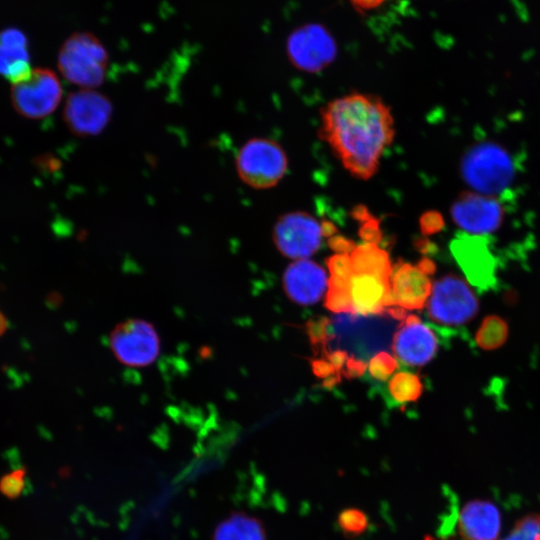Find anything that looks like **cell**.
<instances>
[{
	"label": "cell",
	"mask_w": 540,
	"mask_h": 540,
	"mask_svg": "<svg viewBox=\"0 0 540 540\" xmlns=\"http://www.w3.org/2000/svg\"><path fill=\"white\" fill-rule=\"evenodd\" d=\"M319 133L349 174L368 180L378 172L393 142L395 124L391 109L380 97L354 92L323 107Z\"/></svg>",
	"instance_id": "1"
},
{
	"label": "cell",
	"mask_w": 540,
	"mask_h": 540,
	"mask_svg": "<svg viewBox=\"0 0 540 540\" xmlns=\"http://www.w3.org/2000/svg\"><path fill=\"white\" fill-rule=\"evenodd\" d=\"M404 319V310L397 306L369 315L340 313L328 321L326 345L330 342L334 350L365 363L392 345L393 332Z\"/></svg>",
	"instance_id": "2"
},
{
	"label": "cell",
	"mask_w": 540,
	"mask_h": 540,
	"mask_svg": "<svg viewBox=\"0 0 540 540\" xmlns=\"http://www.w3.org/2000/svg\"><path fill=\"white\" fill-rule=\"evenodd\" d=\"M461 176L475 191L494 196L503 192L513 181L514 162L509 152L493 141L471 146L460 164Z\"/></svg>",
	"instance_id": "3"
},
{
	"label": "cell",
	"mask_w": 540,
	"mask_h": 540,
	"mask_svg": "<svg viewBox=\"0 0 540 540\" xmlns=\"http://www.w3.org/2000/svg\"><path fill=\"white\" fill-rule=\"evenodd\" d=\"M58 67L70 83L83 89H96L104 82L108 54L97 37L78 32L71 35L60 48Z\"/></svg>",
	"instance_id": "4"
},
{
	"label": "cell",
	"mask_w": 540,
	"mask_h": 540,
	"mask_svg": "<svg viewBox=\"0 0 540 540\" xmlns=\"http://www.w3.org/2000/svg\"><path fill=\"white\" fill-rule=\"evenodd\" d=\"M238 177L254 189L276 186L288 169V158L283 147L275 140L255 137L247 140L235 158Z\"/></svg>",
	"instance_id": "5"
},
{
	"label": "cell",
	"mask_w": 540,
	"mask_h": 540,
	"mask_svg": "<svg viewBox=\"0 0 540 540\" xmlns=\"http://www.w3.org/2000/svg\"><path fill=\"white\" fill-rule=\"evenodd\" d=\"M332 233V225L321 223L305 211H293L281 215L273 228V240L277 249L286 257L307 259L321 246L322 239Z\"/></svg>",
	"instance_id": "6"
},
{
	"label": "cell",
	"mask_w": 540,
	"mask_h": 540,
	"mask_svg": "<svg viewBox=\"0 0 540 540\" xmlns=\"http://www.w3.org/2000/svg\"><path fill=\"white\" fill-rule=\"evenodd\" d=\"M427 308L428 315L434 322L459 326L475 316L479 303L470 286L462 278L447 275L432 286Z\"/></svg>",
	"instance_id": "7"
},
{
	"label": "cell",
	"mask_w": 540,
	"mask_h": 540,
	"mask_svg": "<svg viewBox=\"0 0 540 540\" xmlns=\"http://www.w3.org/2000/svg\"><path fill=\"white\" fill-rule=\"evenodd\" d=\"M109 343L117 360L130 367L152 364L161 348L154 325L144 319H128L116 325L110 333Z\"/></svg>",
	"instance_id": "8"
},
{
	"label": "cell",
	"mask_w": 540,
	"mask_h": 540,
	"mask_svg": "<svg viewBox=\"0 0 540 540\" xmlns=\"http://www.w3.org/2000/svg\"><path fill=\"white\" fill-rule=\"evenodd\" d=\"M62 97L60 81L50 69H33L25 80L13 84L11 100L15 111L29 119L50 115L58 107Z\"/></svg>",
	"instance_id": "9"
},
{
	"label": "cell",
	"mask_w": 540,
	"mask_h": 540,
	"mask_svg": "<svg viewBox=\"0 0 540 540\" xmlns=\"http://www.w3.org/2000/svg\"><path fill=\"white\" fill-rule=\"evenodd\" d=\"M286 51L295 68L318 73L335 60L337 45L324 26L313 23L301 26L290 34Z\"/></svg>",
	"instance_id": "10"
},
{
	"label": "cell",
	"mask_w": 540,
	"mask_h": 540,
	"mask_svg": "<svg viewBox=\"0 0 540 540\" xmlns=\"http://www.w3.org/2000/svg\"><path fill=\"white\" fill-rule=\"evenodd\" d=\"M113 114L110 99L95 89L70 93L63 108V120L74 135L90 137L100 134Z\"/></svg>",
	"instance_id": "11"
},
{
	"label": "cell",
	"mask_w": 540,
	"mask_h": 540,
	"mask_svg": "<svg viewBox=\"0 0 540 540\" xmlns=\"http://www.w3.org/2000/svg\"><path fill=\"white\" fill-rule=\"evenodd\" d=\"M434 270L435 265L429 259H423L415 265L398 262L392 269L386 308H423L432 291L430 276Z\"/></svg>",
	"instance_id": "12"
},
{
	"label": "cell",
	"mask_w": 540,
	"mask_h": 540,
	"mask_svg": "<svg viewBox=\"0 0 540 540\" xmlns=\"http://www.w3.org/2000/svg\"><path fill=\"white\" fill-rule=\"evenodd\" d=\"M503 213V207L495 197L478 192L461 194L451 207L455 224L465 233L478 236L497 230Z\"/></svg>",
	"instance_id": "13"
},
{
	"label": "cell",
	"mask_w": 540,
	"mask_h": 540,
	"mask_svg": "<svg viewBox=\"0 0 540 540\" xmlns=\"http://www.w3.org/2000/svg\"><path fill=\"white\" fill-rule=\"evenodd\" d=\"M450 249L471 283L481 288L494 283L496 262L482 236L462 233L452 240Z\"/></svg>",
	"instance_id": "14"
},
{
	"label": "cell",
	"mask_w": 540,
	"mask_h": 540,
	"mask_svg": "<svg viewBox=\"0 0 540 540\" xmlns=\"http://www.w3.org/2000/svg\"><path fill=\"white\" fill-rule=\"evenodd\" d=\"M392 346L400 361L410 366H421L434 357L438 341L427 325L418 317L409 315L394 334Z\"/></svg>",
	"instance_id": "15"
},
{
	"label": "cell",
	"mask_w": 540,
	"mask_h": 540,
	"mask_svg": "<svg viewBox=\"0 0 540 540\" xmlns=\"http://www.w3.org/2000/svg\"><path fill=\"white\" fill-rule=\"evenodd\" d=\"M328 285L324 269L317 263L300 259L291 263L284 273V288L287 295L302 305L316 303Z\"/></svg>",
	"instance_id": "16"
},
{
	"label": "cell",
	"mask_w": 540,
	"mask_h": 540,
	"mask_svg": "<svg viewBox=\"0 0 540 540\" xmlns=\"http://www.w3.org/2000/svg\"><path fill=\"white\" fill-rule=\"evenodd\" d=\"M500 528V512L488 500H471L459 513L458 530L463 540H497Z\"/></svg>",
	"instance_id": "17"
},
{
	"label": "cell",
	"mask_w": 540,
	"mask_h": 540,
	"mask_svg": "<svg viewBox=\"0 0 540 540\" xmlns=\"http://www.w3.org/2000/svg\"><path fill=\"white\" fill-rule=\"evenodd\" d=\"M390 292V281L368 273H352L349 293L352 313L369 315L386 309Z\"/></svg>",
	"instance_id": "18"
},
{
	"label": "cell",
	"mask_w": 540,
	"mask_h": 540,
	"mask_svg": "<svg viewBox=\"0 0 540 540\" xmlns=\"http://www.w3.org/2000/svg\"><path fill=\"white\" fill-rule=\"evenodd\" d=\"M266 530L257 517L234 512L215 528L213 540H266Z\"/></svg>",
	"instance_id": "19"
},
{
	"label": "cell",
	"mask_w": 540,
	"mask_h": 540,
	"mask_svg": "<svg viewBox=\"0 0 540 540\" xmlns=\"http://www.w3.org/2000/svg\"><path fill=\"white\" fill-rule=\"evenodd\" d=\"M349 256L354 273L373 274L390 281L392 268L388 254L377 243L355 245Z\"/></svg>",
	"instance_id": "20"
},
{
	"label": "cell",
	"mask_w": 540,
	"mask_h": 540,
	"mask_svg": "<svg viewBox=\"0 0 540 540\" xmlns=\"http://www.w3.org/2000/svg\"><path fill=\"white\" fill-rule=\"evenodd\" d=\"M27 47L12 46L0 42V74L12 84L19 83L31 73Z\"/></svg>",
	"instance_id": "21"
},
{
	"label": "cell",
	"mask_w": 540,
	"mask_h": 540,
	"mask_svg": "<svg viewBox=\"0 0 540 540\" xmlns=\"http://www.w3.org/2000/svg\"><path fill=\"white\" fill-rule=\"evenodd\" d=\"M507 323L499 316L490 315L483 319L475 336L476 344L484 350H493L507 340Z\"/></svg>",
	"instance_id": "22"
},
{
	"label": "cell",
	"mask_w": 540,
	"mask_h": 540,
	"mask_svg": "<svg viewBox=\"0 0 540 540\" xmlns=\"http://www.w3.org/2000/svg\"><path fill=\"white\" fill-rule=\"evenodd\" d=\"M388 391L397 403L403 404L415 401L420 396L422 384L417 375L401 371L390 379Z\"/></svg>",
	"instance_id": "23"
},
{
	"label": "cell",
	"mask_w": 540,
	"mask_h": 540,
	"mask_svg": "<svg viewBox=\"0 0 540 540\" xmlns=\"http://www.w3.org/2000/svg\"><path fill=\"white\" fill-rule=\"evenodd\" d=\"M337 524L346 538L353 539L359 537L368 529L369 518L362 509L350 507L340 511Z\"/></svg>",
	"instance_id": "24"
},
{
	"label": "cell",
	"mask_w": 540,
	"mask_h": 540,
	"mask_svg": "<svg viewBox=\"0 0 540 540\" xmlns=\"http://www.w3.org/2000/svg\"><path fill=\"white\" fill-rule=\"evenodd\" d=\"M539 534L540 515L531 513L517 520L510 534L500 540H535Z\"/></svg>",
	"instance_id": "25"
},
{
	"label": "cell",
	"mask_w": 540,
	"mask_h": 540,
	"mask_svg": "<svg viewBox=\"0 0 540 540\" xmlns=\"http://www.w3.org/2000/svg\"><path fill=\"white\" fill-rule=\"evenodd\" d=\"M397 368L396 359L382 351L370 359L368 370L376 380H387Z\"/></svg>",
	"instance_id": "26"
},
{
	"label": "cell",
	"mask_w": 540,
	"mask_h": 540,
	"mask_svg": "<svg viewBox=\"0 0 540 540\" xmlns=\"http://www.w3.org/2000/svg\"><path fill=\"white\" fill-rule=\"evenodd\" d=\"M25 469H17L6 475L0 480V492L8 498L18 497L24 487Z\"/></svg>",
	"instance_id": "27"
},
{
	"label": "cell",
	"mask_w": 540,
	"mask_h": 540,
	"mask_svg": "<svg viewBox=\"0 0 540 540\" xmlns=\"http://www.w3.org/2000/svg\"><path fill=\"white\" fill-rule=\"evenodd\" d=\"M0 42L12 46L27 47L25 35L18 29L8 28L0 33Z\"/></svg>",
	"instance_id": "28"
},
{
	"label": "cell",
	"mask_w": 540,
	"mask_h": 540,
	"mask_svg": "<svg viewBox=\"0 0 540 540\" xmlns=\"http://www.w3.org/2000/svg\"><path fill=\"white\" fill-rule=\"evenodd\" d=\"M443 227V220L438 213H429L426 219L422 220V229L425 233L438 232Z\"/></svg>",
	"instance_id": "29"
},
{
	"label": "cell",
	"mask_w": 540,
	"mask_h": 540,
	"mask_svg": "<svg viewBox=\"0 0 540 540\" xmlns=\"http://www.w3.org/2000/svg\"><path fill=\"white\" fill-rule=\"evenodd\" d=\"M313 369L316 375L320 377H327L336 372L333 365L328 360L324 359L314 361Z\"/></svg>",
	"instance_id": "30"
},
{
	"label": "cell",
	"mask_w": 540,
	"mask_h": 540,
	"mask_svg": "<svg viewBox=\"0 0 540 540\" xmlns=\"http://www.w3.org/2000/svg\"><path fill=\"white\" fill-rule=\"evenodd\" d=\"M358 10H371L386 0H349Z\"/></svg>",
	"instance_id": "31"
},
{
	"label": "cell",
	"mask_w": 540,
	"mask_h": 540,
	"mask_svg": "<svg viewBox=\"0 0 540 540\" xmlns=\"http://www.w3.org/2000/svg\"><path fill=\"white\" fill-rule=\"evenodd\" d=\"M8 328V321L5 315L0 310V337L6 332Z\"/></svg>",
	"instance_id": "32"
},
{
	"label": "cell",
	"mask_w": 540,
	"mask_h": 540,
	"mask_svg": "<svg viewBox=\"0 0 540 540\" xmlns=\"http://www.w3.org/2000/svg\"><path fill=\"white\" fill-rule=\"evenodd\" d=\"M424 540H459V539H456V538H437V537H433L431 535H427ZM460 540H463V539H460Z\"/></svg>",
	"instance_id": "33"
},
{
	"label": "cell",
	"mask_w": 540,
	"mask_h": 540,
	"mask_svg": "<svg viewBox=\"0 0 540 540\" xmlns=\"http://www.w3.org/2000/svg\"><path fill=\"white\" fill-rule=\"evenodd\" d=\"M535 540H540V534L536 537Z\"/></svg>",
	"instance_id": "34"
}]
</instances>
